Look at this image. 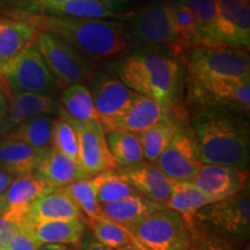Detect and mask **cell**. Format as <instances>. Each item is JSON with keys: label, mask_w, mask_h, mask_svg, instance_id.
Segmentation results:
<instances>
[{"label": "cell", "mask_w": 250, "mask_h": 250, "mask_svg": "<svg viewBox=\"0 0 250 250\" xmlns=\"http://www.w3.org/2000/svg\"><path fill=\"white\" fill-rule=\"evenodd\" d=\"M11 14L13 19L26 21L40 31L52 34L93 58L114 57L129 45L121 21L35 14L26 11H13Z\"/></svg>", "instance_id": "cell-1"}, {"label": "cell", "mask_w": 250, "mask_h": 250, "mask_svg": "<svg viewBox=\"0 0 250 250\" xmlns=\"http://www.w3.org/2000/svg\"><path fill=\"white\" fill-rule=\"evenodd\" d=\"M191 127L198 143L203 165L245 169L250 159L249 124L245 115L229 109L199 110Z\"/></svg>", "instance_id": "cell-2"}, {"label": "cell", "mask_w": 250, "mask_h": 250, "mask_svg": "<svg viewBox=\"0 0 250 250\" xmlns=\"http://www.w3.org/2000/svg\"><path fill=\"white\" fill-rule=\"evenodd\" d=\"M118 79L131 90L165 107L176 105L182 85V68L169 55L144 50L125 57L117 66Z\"/></svg>", "instance_id": "cell-3"}, {"label": "cell", "mask_w": 250, "mask_h": 250, "mask_svg": "<svg viewBox=\"0 0 250 250\" xmlns=\"http://www.w3.org/2000/svg\"><path fill=\"white\" fill-rule=\"evenodd\" d=\"M195 225L234 246L250 235V196L248 188L235 196L204 206L195 215Z\"/></svg>", "instance_id": "cell-4"}, {"label": "cell", "mask_w": 250, "mask_h": 250, "mask_svg": "<svg viewBox=\"0 0 250 250\" xmlns=\"http://www.w3.org/2000/svg\"><path fill=\"white\" fill-rule=\"evenodd\" d=\"M145 250H189L191 232L183 218L164 208L125 228Z\"/></svg>", "instance_id": "cell-5"}, {"label": "cell", "mask_w": 250, "mask_h": 250, "mask_svg": "<svg viewBox=\"0 0 250 250\" xmlns=\"http://www.w3.org/2000/svg\"><path fill=\"white\" fill-rule=\"evenodd\" d=\"M183 61L188 80L250 79V57L242 50L196 48Z\"/></svg>", "instance_id": "cell-6"}, {"label": "cell", "mask_w": 250, "mask_h": 250, "mask_svg": "<svg viewBox=\"0 0 250 250\" xmlns=\"http://www.w3.org/2000/svg\"><path fill=\"white\" fill-rule=\"evenodd\" d=\"M35 45L58 86L66 88L90 79L87 59L66 42L46 31H39Z\"/></svg>", "instance_id": "cell-7"}, {"label": "cell", "mask_w": 250, "mask_h": 250, "mask_svg": "<svg viewBox=\"0 0 250 250\" xmlns=\"http://www.w3.org/2000/svg\"><path fill=\"white\" fill-rule=\"evenodd\" d=\"M0 76L12 92L49 95L55 92L56 83L41 57L35 43L0 66Z\"/></svg>", "instance_id": "cell-8"}, {"label": "cell", "mask_w": 250, "mask_h": 250, "mask_svg": "<svg viewBox=\"0 0 250 250\" xmlns=\"http://www.w3.org/2000/svg\"><path fill=\"white\" fill-rule=\"evenodd\" d=\"M189 101L203 109L221 108L247 116L250 110V79L188 80Z\"/></svg>", "instance_id": "cell-9"}, {"label": "cell", "mask_w": 250, "mask_h": 250, "mask_svg": "<svg viewBox=\"0 0 250 250\" xmlns=\"http://www.w3.org/2000/svg\"><path fill=\"white\" fill-rule=\"evenodd\" d=\"M133 34L152 50H168L181 57L171 1H155L144 7L133 20Z\"/></svg>", "instance_id": "cell-10"}, {"label": "cell", "mask_w": 250, "mask_h": 250, "mask_svg": "<svg viewBox=\"0 0 250 250\" xmlns=\"http://www.w3.org/2000/svg\"><path fill=\"white\" fill-rule=\"evenodd\" d=\"M58 117L64 118L76 131L79 145V165L89 177L103 171L116 170L117 164L109 151L107 137L101 122L81 123L74 121L61 105Z\"/></svg>", "instance_id": "cell-11"}, {"label": "cell", "mask_w": 250, "mask_h": 250, "mask_svg": "<svg viewBox=\"0 0 250 250\" xmlns=\"http://www.w3.org/2000/svg\"><path fill=\"white\" fill-rule=\"evenodd\" d=\"M159 169L173 181H192L203 162L192 127L183 122L158 160Z\"/></svg>", "instance_id": "cell-12"}, {"label": "cell", "mask_w": 250, "mask_h": 250, "mask_svg": "<svg viewBox=\"0 0 250 250\" xmlns=\"http://www.w3.org/2000/svg\"><path fill=\"white\" fill-rule=\"evenodd\" d=\"M218 48L249 51L250 2L249 0H219L215 26Z\"/></svg>", "instance_id": "cell-13"}, {"label": "cell", "mask_w": 250, "mask_h": 250, "mask_svg": "<svg viewBox=\"0 0 250 250\" xmlns=\"http://www.w3.org/2000/svg\"><path fill=\"white\" fill-rule=\"evenodd\" d=\"M248 173L245 169L219 165H203L191 182L215 203L235 196L248 188Z\"/></svg>", "instance_id": "cell-14"}, {"label": "cell", "mask_w": 250, "mask_h": 250, "mask_svg": "<svg viewBox=\"0 0 250 250\" xmlns=\"http://www.w3.org/2000/svg\"><path fill=\"white\" fill-rule=\"evenodd\" d=\"M89 92L102 125L121 116L138 94L109 74L94 78Z\"/></svg>", "instance_id": "cell-15"}, {"label": "cell", "mask_w": 250, "mask_h": 250, "mask_svg": "<svg viewBox=\"0 0 250 250\" xmlns=\"http://www.w3.org/2000/svg\"><path fill=\"white\" fill-rule=\"evenodd\" d=\"M174 107H165L154 100L137 94L121 116L103 124L102 126L105 133L110 131H126L138 134L169 116Z\"/></svg>", "instance_id": "cell-16"}, {"label": "cell", "mask_w": 250, "mask_h": 250, "mask_svg": "<svg viewBox=\"0 0 250 250\" xmlns=\"http://www.w3.org/2000/svg\"><path fill=\"white\" fill-rule=\"evenodd\" d=\"M58 103L49 95L12 92L7 99V114L0 131V139L30 118L54 116L58 114Z\"/></svg>", "instance_id": "cell-17"}, {"label": "cell", "mask_w": 250, "mask_h": 250, "mask_svg": "<svg viewBox=\"0 0 250 250\" xmlns=\"http://www.w3.org/2000/svg\"><path fill=\"white\" fill-rule=\"evenodd\" d=\"M70 219L86 218L64 190L50 189L29 205L22 225Z\"/></svg>", "instance_id": "cell-18"}, {"label": "cell", "mask_w": 250, "mask_h": 250, "mask_svg": "<svg viewBox=\"0 0 250 250\" xmlns=\"http://www.w3.org/2000/svg\"><path fill=\"white\" fill-rule=\"evenodd\" d=\"M120 174L137 192L146 198L164 205L169 199L175 181L169 179L153 162L122 168Z\"/></svg>", "instance_id": "cell-19"}, {"label": "cell", "mask_w": 250, "mask_h": 250, "mask_svg": "<svg viewBox=\"0 0 250 250\" xmlns=\"http://www.w3.org/2000/svg\"><path fill=\"white\" fill-rule=\"evenodd\" d=\"M87 219H70V220L43 221L37 224H27L21 226L29 235L44 245H62L67 247L79 246L87 233Z\"/></svg>", "instance_id": "cell-20"}, {"label": "cell", "mask_w": 250, "mask_h": 250, "mask_svg": "<svg viewBox=\"0 0 250 250\" xmlns=\"http://www.w3.org/2000/svg\"><path fill=\"white\" fill-rule=\"evenodd\" d=\"M51 189H62L76 181L88 179L78 162L50 148L33 173Z\"/></svg>", "instance_id": "cell-21"}, {"label": "cell", "mask_w": 250, "mask_h": 250, "mask_svg": "<svg viewBox=\"0 0 250 250\" xmlns=\"http://www.w3.org/2000/svg\"><path fill=\"white\" fill-rule=\"evenodd\" d=\"M49 149L33 147L19 140L0 139V168L15 176L33 174Z\"/></svg>", "instance_id": "cell-22"}, {"label": "cell", "mask_w": 250, "mask_h": 250, "mask_svg": "<svg viewBox=\"0 0 250 250\" xmlns=\"http://www.w3.org/2000/svg\"><path fill=\"white\" fill-rule=\"evenodd\" d=\"M166 208H167L166 205L153 202L138 193L122 199L120 202L101 205V213L103 218L127 228L147 215L164 210Z\"/></svg>", "instance_id": "cell-23"}, {"label": "cell", "mask_w": 250, "mask_h": 250, "mask_svg": "<svg viewBox=\"0 0 250 250\" xmlns=\"http://www.w3.org/2000/svg\"><path fill=\"white\" fill-rule=\"evenodd\" d=\"M183 116V112L180 110L176 104L169 116L153 125L148 130L137 134L140 144H142L144 159L149 162H155L158 160L159 156L165 151L175 133L182 125L184 122Z\"/></svg>", "instance_id": "cell-24"}, {"label": "cell", "mask_w": 250, "mask_h": 250, "mask_svg": "<svg viewBox=\"0 0 250 250\" xmlns=\"http://www.w3.org/2000/svg\"><path fill=\"white\" fill-rule=\"evenodd\" d=\"M39 31L26 21L0 18V66L33 45Z\"/></svg>", "instance_id": "cell-25"}, {"label": "cell", "mask_w": 250, "mask_h": 250, "mask_svg": "<svg viewBox=\"0 0 250 250\" xmlns=\"http://www.w3.org/2000/svg\"><path fill=\"white\" fill-rule=\"evenodd\" d=\"M51 189L34 174L17 176L1 197L5 210L26 215L29 205L36 198ZM5 211V212H6Z\"/></svg>", "instance_id": "cell-26"}, {"label": "cell", "mask_w": 250, "mask_h": 250, "mask_svg": "<svg viewBox=\"0 0 250 250\" xmlns=\"http://www.w3.org/2000/svg\"><path fill=\"white\" fill-rule=\"evenodd\" d=\"M208 204H211L210 199L191 181H175L171 195L166 206L169 210L177 212L191 232L195 227L196 213Z\"/></svg>", "instance_id": "cell-27"}, {"label": "cell", "mask_w": 250, "mask_h": 250, "mask_svg": "<svg viewBox=\"0 0 250 250\" xmlns=\"http://www.w3.org/2000/svg\"><path fill=\"white\" fill-rule=\"evenodd\" d=\"M192 11L196 19L199 48H218L215 26L219 14V0H181Z\"/></svg>", "instance_id": "cell-28"}, {"label": "cell", "mask_w": 250, "mask_h": 250, "mask_svg": "<svg viewBox=\"0 0 250 250\" xmlns=\"http://www.w3.org/2000/svg\"><path fill=\"white\" fill-rule=\"evenodd\" d=\"M54 116H39L30 118L2 137L1 139L19 140L36 148H51Z\"/></svg>", "instance_id": "cell-29"}, {"label": "cell", "mask_w": 250, "mask_h": 250, "mask_svg": "<svg viewBox=\"0 0 250 250\" xmlns=\"http://www.w3.org/2000/svg\"><path fill=\"white\" fill-rule=\"evenodd\" d=\"M61 100V107L74 121L81 123L101 122L94 107L92 94L83 83H77L64 88Z\"/></svg>", "instance_id": "cell-30"}, {"label": "cell", "mask_w": 250, "mask_h": 250, "mask_svg": "<svg viewBox=\"0 0 250 250\" xmlns=\"http://www.w3.org/2000/svg\"><path fill=\"white\" fill-rule=\"evenodd\" d=\"M49 12L62 17L95 19V20L118 21L131 18L130 14L118 13L107 8L99 0H65Z\"/></svg>", "instance_id": "cell-31"}, {"label": "cell", "mask_w": 250, "mask_h": 250, "mask_svg": "<svg viewBox=\"0 0 250 250\" xmlns=\"http://www.w3.org/2000/svg\"><path fill=\"white\" fill-rule=\"evenodd\" d=\"M105 134L109 151L117 166L126 168L143 164V147L137 134L126 131H110Z\"/></svg>", "instance_id": "cell-32"}, {"label": "cell", "mask_w": 250, "mask_h": 250, "mask_svg": "<svg viewBox=\"0 0 250 250\" xmlns=\"http://www.w3.org/2000/svg\"><path fill=\"white\" fill-rule=\"evenodd\" d=\"M93 177L100 205L111 204L127 197L138 195L136 189L122 176L120 171H103Z\"/></svg>", "instance_id": "cell-33"}, {"label": "cell", "mask_w": 250, "mask_h": 250, "mask_svg": "<svg viewBox=\"0 0 250 250\" xmlns=\"http://www.w3.org/2000/svg\"><path fill=\"white\" fill-rule=\"evenodd\" d=\"M62 189L71 197L80 211L87 215V219L102 218L101 205L99 204L98 197H96L94 177L76 181Z\"/></svg>", "instance_id": "cell-34"}, {"label": "cell", "mask_w": 250, "mask_h": 250, "mask_svg": "<svg viewBox=\"0 0 250 250\" xmlns=\"http://www.w3.org/2000/svg\"><path fill=\"white\" fill-rule=\"evenodd\" d=\"M87 224L92 235L100 243L112 250H117L134 242L132 235L124 227L103 217L100 219H88Z\"/></svg>", "instance_id": "cell-35"}, {"label": "cell", "mask_w": 250, "mask_h": 250, "mask_svg": "<svg viewBox=\"0 0 250 250\" xmlns=\"http://www.w3.org/2000/svg\"><path fill=\"white\" fill-rule=\"evenodd\" d=\"M51 148L79 164V145L77 133L73 127L62 117L56 118L54 122Z\"/></svg>", "instance_id": "cell-36"}, {"label": "cell", "mask_w": 250, "mask_h": 250, "mask_svg": "<svg viewBox=\"0 0 250 250\" xmlns=\"http://www.w3.org/2000/svg\"><path fill=\"white\" fill-rule=\"evenodd\" d=\"M189 250H236V246L195 225L191 229V246Z\"/></svg>", "instance_id": "cell-37"}, {"label": "cell", "mask_w": 250, "mask_h": 250, "mask_svg": "<svg viewBox=\"0 0 250 250\" xmlns=\"http://www.w3.org/2000/svg\"><path fill=\"white\" fill-rule=\"evenodd\" d=\"M41 247L42 246L39 242H36L26 230L20 228L9 239L8 243L2 250H39Z\"/></svg>", "instance_id": "cell-38"}, {"label": "cell", "mask_w": 250, "mask_h": 250, "mask_svg": "<svg viewBox=\"0 0 250 250\" xmlns=\"http://www.w3.org/2000/svg\"><path fill=\"white\" fill-rule=\"evenodd\" d=\"M21 228V225L8 215L2 214L0 217V250L5 248L9 239Z\"/></svg>", "instance_id": "cell-39"}, {"label": "cell", "mask_w": 250, "mask_h": 250, "mask_svg": "<svg viewBox=\"0 0 250 250\" xmlns=\"http://www.w3.org/2000/svg\"><path fill=\"white\" fill-rule=\"evenodd\" d=\"M79 250H112L108 247L103 246L92 235V233L87 232L83 236V241L79 245Z\"/></svg>", "instance_id": "cell-40"}, {"label": "cell", "mask_w": 250, "mask_h": 250, "mask_svg": "<svg viewBox=\"0 0 250 250\" xmlns=\"http://www.w3.org/2000/svg\"><path fill=\"white\" fill-rule=\"evenodd\" d=\"M15 175H13L9 171L2 169L0 168V198L4 196V193L7 190V188L9 187V184L13 182V180L15 179Z\"/></svg>", "instance_id": "cell-41"}, {"label": "cell", "mask_w": 250, "mask_h": 250, "mask_svg": "<svg viewBox=\"0 0 250 250\" xmlns=\"http://www.w3.org/2000/svg\"><path fill=\"white\" fill-rule=\"evenodd\" d=\"M30 1L41 9H44V11L49 12L50 9L54 8L55 6L62 4L65 0H30Z\"/></svg>", "instance_id": "cell-42"}, {"label": "cell", "mask_w": 250, "mask_h": 250, "mask_svg": "<svg viewBox=\"0 0 250 250\" xmlns=\"http://www.w3.org/2000/svg\"><path fill=\"white\" fill-rule=\"evenodd\" d=\"M6 114H7V100L0 89V131H1V126L4 124Z\"/></svg>", "instance_id": "cell-43"}, {"label": "cell", "mask_w": 250, "mask_h": 250, "mask_svg": "<svg viewBox=\"0 0 250 250\" xmlns=\"http://www.w3.org/2000/svg\"><path fill=\"white\" fill-rule=\"evenodd\" d=\"M99 1H101L102 4L104 5L107 8L112 9V11H114V8L120 7L121 5L125 4L127 0H99Z\"/></svg>", "instance_id": "cell-44"}, {"label": "cell", "mask_w": 250, "mask_h": 250, "mask_svg": "<svg viewBox=\"0 0 250 250\" xmlns=\"http://www.w3.org/2000/svg\"><path fill=\"white\" fill-rule=\"evenodd\" d=\"M39 250H73L71 247L62 246V245H44Z\"/></svg>", "instance_id": "cell-45"}, {"label": "cell", "mask_w": 250, "mask_h": 250, "mask_svg": "<svg viewBox=\"0 0 250 250\" xmlns=\"http://www.w3.org/2000/svg\"><path fill=\"white\" fill-rule=\"evenodd\" d=\"M0 89H1V92L4 93V95H5L6 100H7V99L9 98V96H11L12 90L9 89V87L7 86V83H5V80L2 79L1 76H0Z\"/></svg>", "instance_id": "cell-46"}, {"label": "cell", "mask_w": 250, "mask_h": 250, "mask_svg": "<svg viewBox=\"0 0 250 250\" xmlns=\"http://www.w3.org/2000/svg\"><path fill=\"white\" fill-rule=\"evenodd\" d=\"M5 206H4V204H2V201H1V198H0V217H1L2 214L5 213Z\"/></svg>", "instance_id": "cell-47"}]
</instances>
